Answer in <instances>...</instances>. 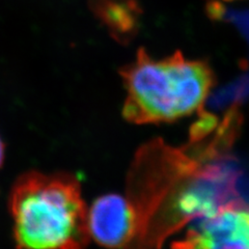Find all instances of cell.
<instances>
[{"label":"cell","mask_w":249,"mask_h":249,"mask_svg":"<svg viewBox=\"0 0 249 249\" xmlns=\"http://www.w3.org/2000/svg\"><path fill=\"white\" fill-rule=\"evenodd\" d=\"M128 186L138 221L137 249L158 248L185 224L223 210L249 211V164L235 156L196 170L183 151L154 140L138 151Z\"/></svg>","instance_id":"1"},{"label":"cell","mask_w":249,"mask_h":249,"mask_svg":"<svg viewBox=\"0 0 249 249\" xmlns=\"http://www.w3.org/2000/svg\"><path fill=\"white\" fill-rule=\"evenodd\" d=\"M19 249H85L90 235L80 182L69 174L29 171L10 196Z\"/></svg>","instance_id":"2"},{"label":"cell","mask_w":249,"mask_h":249,"mask_svg":"<svg viewBox=\"0 0 249 249\" xmlns=\"http://www.w3.org/2000/svg\"><path fill=\"white\" fill-rule=\"evenodd\" d=\"M127 91L123 115L136 124L170 123L201 110L215 84L207 61L180 51L155 59L143 48L120 70Z\"/></svg>","instance_id":"3"},{"label":"cell","mask_w":249,"mask_h":249,"mask_svg":"<svg viewBox=\"0 0 249 249\" xmlns=\"http://www.w3.org/2000/svg\"><path fill=\"white\" fill-rule=\"evenodd\" d=\"M90 237L109 249H133L138 231L135 209L128 197L105 194L89 211Z\"/></svg>","instance_id":"4"},{"label":"cell","mask_w":249,"mask_h":249,"mask_svg":"<svg viewBox=\"0 0 249 249\" xmlns=\"http://www.w3.org/2000/svg\"><path fill=\"white\" fill-rule=\"evenodd\" d=\"M174 249H249V211L228 209L193 221Z\"/></svg>","instance_id":"5"},{"label":"cell","mask_w":249,"mask_h":249,"mask_svg":"<svg viewBox=\"0 0 249 249\" xmlns=\"http://www.w3.org/2000/svg\"><path fill=\"white\" fill-rule=\"evenodd\" d=\"M89 6L115 42L128 45L137 36L142 15L138 0H89Z\"/></svg>","instance_id":"6"},{"label":"cell","mask_w":249,"mask_h":249,"mask_svg":"<svg viewBox=\"0 0 249 249\" xmlns=\"http://www.w3.org/2000/svg\"><path fill=\"white\" fill-rule=\"evenodd\" d=\"M3 160H4V143L2 142L1 137H0V167L3 164Z\"/></svg>","instance_id":"7"},{"label":"cell","mask_w":249,"mask_h":249,"mask_svg":"<svg viewBox=\"0 0 249 249\" xmlns=\"http://www.w3.org/2000/svg\"><path fill=\"white\" fill-rule=\"evenodd\" d=\"M228 1H231V0H228Z\"/></svg>","instance_id":"8"}]
</instances>
